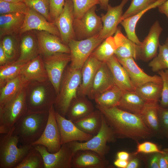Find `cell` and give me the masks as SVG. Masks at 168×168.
Returning <instances> with one entry per match:
<instances>
[{
	"label": "cell",
	"mask_w": 168,
	"mask_h": 168,
	"mask_svg": "<svg viewBox=\"0 0 168 168\" xmlns=\"http://www.w3.org/2000/svg\"><path fill=\"white\" fill-rule=\"evenodd\" d=\"M42 57L49 79L57 95L64 70L71 62L70 54L58 53Z\"/></svg>",
	"instance_id": "cell-10"
},
{
	"label": "cell",
	"mask_w": 168,
	"mask_h": 168,
	"mask_svg": "<svg viewBox=\"0 0 168 168\" xmlns=\"http://www.w3.org/2000/svg\"><path fill=\"white\" fill-rule=\"evenodd\" d=\"M140 165L139 159L137 157H133L128 160L126 168H137Z\"/></svg>",
	"instance_id": "cell-52"
},
{
	"label": "cell",
	"mask_w": 168,
	"mask_h": 168,
	"mask_svg": "<svg viewBox=\"0 0 168 168\" xmlns=\"http://www.w3.org/2000/svg\"><path fill=\"white\" fill-rule=\"evenodd\" d=\"M161 153L150 154L147 162V166L150 168H160V161Z\"/></svg>",
	"instance_id": "cell-49"
},
{
	"label": "cell",
	"mask_w": 168,
	"mask_h": 168,
	"mask_svg": "<svg viewBox=\"0 0 168 168\" xmlns=\"http://www.w3.org/2000/svg\"><path fill=\"white\" fill-rule=\"evenodd\" d=\"M115 85L112 72L106 62H103L97 71L87 95L94 100L101 93Z\"/></svg>",
	"instance_id": "cell-21"
},
{
	"label": "cell",
	"mask_w": 168,
	"mask_h": 168,
	"mask_svg": "<svg viewBox=\"0 0 168 168\" xmlns=\"http://www.w3.org/2000/svg\"><path fill=\"white\" fill-rule=\"evenodd\" d=\"M49 112L27 111L14 126L13 133L23 145H31L41 137L46 125Z\"/></svg>",
	"instance_id": "cell-2"
},
{
	"label": "cell",
	"mask_w": 168,
	"mask_h": 168,
	"mask_svg": "<svg viewBox=\"0 0 168 168\" xmlns=\"http://www.w3.org/2000/svg\"><path fill=\"white\" fill-rule=\"evenodd\" d=\"M55 115L60 131L61 145L72 141L85 142L93 136L81 130L73 122L55 111Z\"/></svg>",
	"instance_id": "cell-16"
},
{
	"label": "cell",
	"mask_w": 168,
	"mask_h": 168,
	"mask_svg": "<svg viewBox=\"0 0 168 168\" xmlns=\"http://www.w3.org/2000/svg\"><path fill=\"white\" fill-rule=\"evenodd\" d=\"M96 6L88 10L79 19H74L75 40H83L99 35L102 27L101 18L96 13Z\"/></svg>",
	"instance_id": "cell-9"
},
{
	"label": "cell",
	"mask_w": 168,
	"mask_h": 168,
	"mask_svg": "<svg viewBox=\"0 0 168 168\" xmlns=\"http://www.w3.org/2000/svg\"><path fill=\"white\" fill-rule=\"evenodd\" d=\"M94 110V106L86 96H78L71 102L65 117L72 122L80 119Z\"/></svg>",
	"instance_id": "cell-27"
},
{
	"label": "cell",
	"mask_w": 168,
	"mask_h": 168,
	"mask_svg": "<svg viewBox=\"0 0 168 168\" xmlns=\"http://www.w3.org/2000/svg\"><path fill=\"white\" fill-rule=\"evenodd\" d=\"M81 81V69L74 68L70 65L66 68L54 105L55 111L62 116L65 117L71 102L77 97Z\"/></svg>",
	"instance_id": "cell-4"
},
{
	"label": "cell",
	"mask_w": 168,
	"mask_h": 168,
	"mask_svg": "<svg viewBox=\"0 0 168 168\" xmlns=\"http://www.w3.org/2000/svg\"><path fill=\"white\" fill-rule=\"evenodd\" d=\"M96 107L117 138H128L138 142L153 136L140 115L117 106L109 108Z\"/></svg>",
	"instance_id": "cell-1"
},
{
	"label": "cell",
	"mask_w": 168,
	"mask_h": 168,
	"mask_svg": "<svg viewBox=\"0 0 168 168\" xmlns=\"http://www.w3.org/2000/svg\"><path fill=\"white\" fill-rule=\"evenodd\" d=\"M74 19H79L90 8L99 4V0H72Z\"/></svg>",
	"instance_id": "cell-43"
},
{
	"label": "cell",
	"mask_w": 168,
	"mask_h": 168,
	"mask_svg": "<svg viewBox=\"0 0 168 168\" xmlns=\"http://www.w3.org/2000/svg\"><path fill=\"white\" fill-rule=\"evenodd\" d=\"M21 75L8 82L0 88V106L15 97L30 82Z\"/></svg>",
	"instance_id": "cell-30"
},
{
	"label": "cell",
	"mask_w": 168,
	"mask_h": 168,
	"mask_svg": "<svg viewBox=\"0 0 168 168\" xmlns=\"http://www.w3.org/2000/svg\"><path fill=\"white\" fill-rule=\"evenodd\" d=\"M32 30L46 31L60 38L59 31L54 22L48 21L43 15L29 8L19 33L21 35Z\"/></svg>",
	"instance_id": "cell-13"
},
{
	"label": "cell",
	"mask_w": 168,
	"mask_h": 168,
	"mask_svg": "<svg viewBox=\"0 0 168 168\" xmlns=\"http://www.w3.org/2000/svg\"><path fill=\"white\" fill-rule=\"evenodd\" d=\"M162 86V83L150 82L136 87L135 91L146 101L159 102Z\"/></svg>",
	"instance_id": "cell-35"
},
{
	"label": "cell",
	"mask_w": 168,
	"mask_h": 168,
	"mask_svg": "<svg viewBox=\"0 0 168 168\" xmlns=\"http://www.w3.org/2000/svg\"><path fill=\"white\" fill-rule=\"evenodd\" d=\"M103 114L98 109L88 115L73 121L76 126L84 132L93 136L96 134L101 128Z\"/></svg>",
	"instance_id": "cell-32"
},
{
	"label": "cell",
	"mask_w": 168,
	"mask_h": 168,
	"mask_svg": "<svg viewBox=\"0 0 168 168\" xmlns=\"http://www.w3.org/2000/svg\"><path fill=\"white\" fill-rule=\"evenodd\" d=\"M20 75L30 81L44 82L49 80L41 54L27 62L22 68Z\"/></svg>",
	"instance_id": "cell-25"
},
{
	"label": "cell",
	"mask_w": 168,
	"mask_h": 168,
	"mask_svg": "<svg viewBox=\"0 0 168 168\" xmlns=\"http://www.w3.org/2000/svg\"><path fill=\"white\" fill-rule=\"evenodd\" d=\"M7 61L2 44L0 43V66L7 63Z\"/></svg>",
	"instance_id": "cell-53"
},
{
	"label": "cell",
	"mask_w": 168,
	"mask_h": 168,
	"mask_svg": "<svg viewBox=\"0 0 168 168\" xmlns=\"http://www.w3.org/2000/svg\"><path fill=\"white\" fill-rule=\"evenodd\" d=\"M26 93L27 110L31 112H49L57 96L49 80L44 82H30L26 87Z\"/></svg>",
	"instance_id": "cell-3"
},
{
	"label": "cell",
	"mask_w": 168,
	"mask_h": 168,
	"mask_svg": "<svg viewBox=\"0 0 168 168\" xmlns=\"http://www.w3.org/2000/svg\"><path fill=\"white\" fill-rule=\"evenodd\" d=\"M38 145L45 147L51 153L58 152L61 147L60 134L55 117L54 105L49 110L47 123L42 135L31 145Z\"/></svg>",
	"instance_id": "cell-11"
},
{
	"label": "cell",
	"mask_w": 168,
	"mask_h": 168,
	"mask_svg": "<svg viewBox=\"0 0 168 168\" xmlns=\"http://www.w3.org/2000/svg\"><path fill=\"white\" fill-rule=\"evenodd\" d=\"M92 54L81 69L82 81L77 91V96H87L96 74L102 63Z\"/></svg>",
	"instance_id": "cell-22"
},
{
	"label": "cell",
	"mask_w": 168,
	"mask_h": 168,
	"mask_svg": "<svg viewBox=\"0 0 168 168\" xmlns=\"http://www.w3.org/2000/svg\"><path fill=\"white\" fill-rule=\"evenodd\" d=\"M26 87L15 97L0 106V133H8L20 118L27 111Z\"/></svg>",
	"instance_id": "cell-7"
},
{
	"label": "cell",
	"mask_w": 168,
	"mask_h": 168,
	"mask_svg": "<svg viewBox=\"0 0 168 168\" xmlns=\"http://www.w3.org/2000/svg\"><path fill=\"white\" fill-rule=\"evenodd\" d=\"M33 146L41 155L44 168H72L73 154L67 143L62 145L59 150L54 153L49 152L43 145Z\"/></svg>",
	"instance_id": "cell-12"
},
{
	"label": "cell",
	"mask_w": 168,
	"mask_h": 168,
	"mask_svg": "<svg viewBox=\"0 0 168 168\" xmlns=\"http://www.w3.org/2000/svg\"><path fill=\"white\" fill-rule=\"evenodd\" d=\"M164 44H166L168 47V37L166 39Z\"/></svg>",
	"instance_id": "cell-58"
},
{
	"label": "cell",
	"mask_w": 168,
	"mask_h": 168,
	"mask_svg": "<svg viewBox=\"0 0 168 168\" xmlns=\"http://www.w3.org/2000/svg\"><path fill=\"white\" fill-rule=\"evenodd\" d=\"M113 37L117 46L114 55L117 58H133L135 60L139 59L140 45L124 36L120 27L117 28Z\"/></svg>",
	"instance_id": "cell-23"
},
{
	"label": "cell",
	"mask_w": 168,
	"mask_h": 168,
	"mask_svg": "<svg viewBox=\"0 0 168 168\" xmlns=\"http://www.w3.org/2000/svg\"><path fill=\"white\" fill-rule=\"evenodd\" d=\"M161 153L160 161V168H168V148L164 149Z\"/></svg>",
	"instance_id": "cell-50"
},
{
	"label": "cell",
	"mask_w": 168,
	"mask_h": 168,
	"mask_svg": "<svg viewBox=\"0 0 168 168\" xmlns=\"http://www.w3.org/2000/svg\"><path fill=\"white\" fill-rule=\"evenodd\" d=\"M159 12L165 14L168 20V0H166L157 7Z\"/></svg>",
	"instance_id": "cell-51"
},
{
	"label": "cell",
	"mask_w": 168,
	"mask_h": 168,
	"mask_svg": "<svg viewBox=\"0 0 168 168\" xmlns=\"http://www.w3.org/2000/svg\"><path fill=\"white\" fill-rule=\"evenodd\" d=\"M116 49L114 37L111 36L104 40L92 54L99 60L106 62L114 55Z\"/></svg>",
	"instance_id": "cell-37"
},
{
	"label": "cell",
	"mask_w": 168,
	"mask_h": 168,
	"mask_svg": "<svg viewBox=\"0 0 168 168\" xmlns=\"http://www.w3.org/2000/svg\"><path fill=\"white\" fill-rule=\"evenodd\" d=\"M15 168H44L43 157L33 147Z\"/></svg>",
	"instance_id": "cell-39"
},
{
	"label": "cell",
	"mask_w": 168,
	"mask_h": 168,
	"mask_svg": "<svg viewBox=\"0 0 168 168\" xmlns=\"http://www.w3.org/2000/svg\"><path fill=\"white\" fill-rule=\"evenodd\" d=\"M128 1L122 0L119 5L114 7L108 5L106 13L102 14L101 17L103 27L99 35L100 38L104 40L115 33L118 25L121 22L123 8Z\"/></svg>",
	"instance_id": "cell-17"
},
{
	"label": "cell",
	"mask_w": 168,
	"mask_h": 168,
	"mask_svg": "<svg viewBox=\"0 0 168 168\" xmlns=\"http://www.w3.org/2000/svg\"><path fill=\"white\" fill-rule=\"evenodd\" d=\"M20 53L16 61L27 63L40 54L36 36L28 33L22 38L20 46Z\"/></svg>",
	"instance_id": "cell-29"
},
{
	"label": "cell",
	"mask_w": 168,
	"mask_h": 168,
	"mask_svg": "<svg viewBox=\"0 0 168 168\" xmlns=\"http://www.w3.org/2000/svg\"><path fill=\"white\" fill-rule=\"evenodd\" d=\"M25 16V14L19 13L0 15V38L19 33L23 24Z\"/></svg>",
	"instance_id": "cell-28"
},
{
	"label": "cell",
	"mask_w": 168,
	"mask_h": 168,
	"mask_svg": "<svg viewBox=\"0 0 168 168\" xmlns=\"http://www.w3.org/2000/svg\"><path fill=\"white\" fill-rule=\"evenodd\" d=\"M73 168H107L110 167L109 161L97 153L88 150L77 151L71 161Z\"/></svg>",
	"instance_id": "cell-19"
},
{
	"label": "cell",
	"mask_w": 168,
	"mask_h": 168,
	"mask_svg": "<svg viewBox=\"0 0 168 168\" xmlns=\"http://www.w3.org/2000/svg\"><path fill=\"white\" fill-rule=\"evenodd\" d=\"M35 34L42 56L58 53L70 54L68 46L62 42L60 37L44 31L36 30Z\"/></svg>",
	"instance_id": "cell-14"
},
{
	"label": "cell",
	"mask_w": 168,
	"mask_h": 168,
	"mask_svg": "<svg viewBox=\"0 0 168 168\" xmlns=\"http://www.w3.org/2000/svg\"><path fill=\"white\" fill-rule=\"evenodd\" d=\"M23 2L28 7L43 15L48 21L53 22L49 14V0H23Z\"/></svg>",
	"instance_id": "cell-42"
},
{
	"label": "cell",
	"mask_w": 168,
	"mask_h": 168,
	"mask_svg": "<svg viewBox=\"0 0 168 168\" xmlns=\"http://www.w3.org/2000/svg\"><path fill=\"white\" fill-rule=\"evenodd\" d=\"M159 102L146 101L140 115L153 136L163 137L161 131L158 114Z\"/></svg>",
	"instance_id": "cell-24"
},
{
	"label": "cell",
	"mask_w": 168,
	"mask_h": 168,
	"mask_svg": "<svg viewBox=\"0 0 168 168\" xmlns=\"http://www.w3.org/2000/svg\"><path fill=\"white\" fill-rule=\"evenodd\" d=\"M158 0H132L128 7L121 17V22L124 19L132 16L144 10Z\"/></svg>",
	"instance_id": "cell-40"
},
{
	"label": "cell",
	"mask_w": 168,
	"mask_h": 168,
	"mask_svg": "<svg viewBox=\"0 0 168 168\" xmlns=\"http://www.w3.org/2000/svg\"><path fill=\"white\" fill-rule=\"evenodd\" d=\"M73 10L72 0H65L62 12L54 22L59 31L62 42L67 45L70 40H75Z\"/></svg>",
	"instance_id": "cell-15"
},
{
	"label": "cell",
	"mask_w": 168,
	"mask_h": 168,
	"mask_svg": "<svg viewBox=\"0 0 168 168\" xmlns=\"http://www.w3.org/2000/svg\"><path fill=\"white\" fill-rule=\"evenodd\" d=\"M106 63L112 74L115 84L124 91H135V87L130 79L128 74L114 55Z\"/></svg>",
	"instance_id": "cell-26"
},
{
	"label": "cell",
	"mask_w": 168,
	"mask_h": 168,
	"mask_svg": "<svg viewBox=\"0 0 168 168\" xmlns=\"http://www.w3.org/2000/svg\"><path fill=\"white\" fill-rule=\"evenodd\" d=\"M162 80V89L160 105L164 108L168 107V70H161L158 72Z\"/></svg>",
	"instance_id": "cell-45"
},
{
	"label": "cell",
	"mask_w": 168,
	"mask_h": 168,
	"mask_svg": "<svg viewBox=\"0 0 168 168\" xmlns=\"http://www.w3.org/2000/svg\"><path fill=\"white\" fill-rule=\"evenodd\" d=\"M124 92V91L114 85L94 99L96 106L105 108L117 106Z\"/></svg>",
	"instance_id": "cell-34"
},
{
	"label": "cell",
	"mask_w": 168,
	"mask_h": 168,
	"mask_svg": "<svg viewBox=\"0 0 168 168\" xmlns=\"http://www.w3.org/2000/svg\"><path fill=\"white\" fill-rule=\"evenodd\" d=\"M29 8L23 2H13L0 1V14L19 13L24 14Z\"/></svg>",
	"instance_id": "cell-44"
},
{
	"label": "cell",
	"mask_w": 168,
	"mask_h": 168,
	"mask_svg": "<svg viewBox=\"0 0 168 168\" xmlns=\"http://www.w3.org/2000/svg\"><path fill=\"white\" fill-rule=\"evenodd\" d=\"M158 49V53L148 64V66L154 72L168 70V47L164 44H160Z\"/></svg>",
	"instance_id": "cell-38"
},
{
	"label": "cell",
	"mask_w": 168,
	"mask_h": 168,
	"mask_svg": "<svg viewBox=\"0 0 168 168\" xmlns=\"http://www.w3.org/2000/svg\"><path fill=\"white\" fill-rule=\"evenodd\" d=\"M101 9L107 10L109 0H99Z\"/></svg>",
	"instance_id": "cell-56"
},
{
	"label": "cell",
	"mask_w": 168,
	"mask_h": 168,
	"mask_svg": "<svg viewBox=\"0 0 168 168\" xmlns=\"http://www.w3.org/2000/svg\"><path fill=\"white\" fill-rule=\"evenodd\" d=\"M166 0H158L155 3L139 12L126 18L122 21L120 24L125 30L127 37L137 44L140 45L142 42L139 40L135 33V28L138 21L147 11L157 7Z\"/></svg>",
	"instance_id": "cell-33"
},
{
	"label": "cell",
	"mask_w": 168,
	"mask_h": 168,
	"mask_svg": "<svg viewBox=\"0 0 168 168\" xmlns=\"http://www.w3.org/2000/svg\"><path fill=\"white\" fill-rule=\"evenodd\" d=\"M27 63L16 60L0 66V88L20 75L22 68Z\"/></svg>",
	"instance_id": "cell-36"
},
{
	"label": "cell",
	"mask_w": 168,
	"mask_h": 168,
	"mask_svg": "<svg viewBox=\"0 0 168 168\" xmlns=\"http://www.w3.org/2000/svg\"><path fill=\"white\" fill-rule=\"evenodd\" d=\"M13 130L14 127L8 133L0 134V168H15L33 147L31 145L18 147L19 139Z\"/></svg>",
	"instance_id": "cell-5"
},
{
	"label": "cell",
	"mask_w": 168,
	"mask_h": 168,
	"mask_svg": "<svg viewBox=\"0 0 168 168\" xmlns=\"http://www.w3.org/2000/svg\"><path fill=\"white\" fill-rule=\"evenodd\" d=\"M117 58L128 72L135 88L150 82L162 83V79L159 75L152 76L147 74L138 66L133 58Z\"/></svg>",
	"instance_id": "cell-20"
},
{
	"label": "cell",
	"mask_w": 168,
	"mask_h": 168,
	"mask_svg": "<svg viewBox=\"0 0 168 168\" xmlns=\"http://www.w3.org/2000/svg\"><path fill=\"white\" fill-rule=\"evenodd\" d=\"M5 2H23V0H0Z\"/></svg>",
	"instance_id": "cell-57"
},
{
	"label": "cell",
	"mask_w": 168,
	"mask_h": 168,
	"mask_svg": "<svg viewBox=\"0 0 168 168\" xmlns=\"http://www.w3.org/2000/svg\"><path fill=\"white\" fill-rule=\"evenodd\" d=\"M163 30L159 21H156L153 24L147 35L140 45L139 59L147 62L152 60L157 55L160 44L159 37Z\"/></svg>",
	"instance_id": "cell-18"
},
{
	"label": "cell",
	"mask_w": 168,
	"mask_h": 168,
	"mask_svg": "<svg viewBox=\"0 0 168 168\" xmlns=\"http://www.w3.org/2000/svg\"><path fill=\"white\" fill-rule=\"evenodd\" d=\"M116 139L103 115L101 128L96 134L85 142L72 141L67 144L73 155L78 150H88L94 151L102 156L105 157L110 150L107 143L114 142Z\"/></svg>",
	"instance_id": "cell-6"
},
{
	"label": "cell",
	"mask_w": 168,
	"mask_h": 168,
	"mask_svg": "<svg viewBox=\"0 0 168 168\" xmlns=\"http://www.w3.org/2000/svg\"><path fill=\"white\" fill-rule=\"evenodd\" d=\"M164 152L163 150H161L156 144L151 142L146 141L141 143L138 142L136 150L133 155H137L139 153L150 154Z\"/></svg>",
	"instance_id": "cell-46"
},
{
	"label": "cell",
	"mask_w": 168,
	"mask_h": 168,
	"mask_svg": "<svg viewBox=\"0 0 168 168\" xmlns=\"http://www.w3.org/2000/svg\"><path fill=\"white\" fill-rule=\"evenodd\" d=\"M130 154L125 151H120L117 153V158L122 160L128 161L130 158Z\"/></svg>",
	"instance_id": "cell-54"
},
{
	"label": "cell",
	"mask_w": 168,
	"mask_h": 168,
	"mask_svg": "<svg viewBox=\"0 0 168 168\" xmlns=\"http://www.w3.org/2000/svg\"><path fill=\"white\" fill-rule=\"evenodd\" d=\"M99 35L83 40L72 39L69 41L68 45L70 50L71 67L81 69L94 50L104 40Z\"/></svg>",
	"instance_id": "cell-8"
},
{
	"label": "cell",
	"mask_w": 168,
	"mask_h": 168,
	"mask_svg": "<svg viewBox=\"0 0 168 168\" xmlns=\"http://www.w3.org/2000/svg\"><path fill=\"white\" fill-rule=\"evenodd\" d=\"M49 14L53 22L62 12L65 0H49Z\"/></svg>",
	"instance_id": "cell-48"
},
{
	"label": "cell",
	"mask_w": 168,
	"mask_h": 168,
	"mask_svg": "<svg viewBox=\"0 0 168 168\" xmlns=\"http://www.w3.org/2000/svg\"><path fill=\"white\" fill-rule=\"evenodd\" d=\"M146 102L135 91H124L117 107L140 115Z\"/></svg>",
	"instance_id": "cell-31"
},
{
	"label": "cell",
	"mask_w": 168,
	"mask_h": 168,
	"mask_svg": "<svg viewBox=\"0 0 168 168\" xmlns=\"http://www.w3.org/2000/svg\"><path fill=\"white\" fill-rule=\"evenodd\" d=\"M158 114L162 134L163 137L168 138V107H163L159 105Z\"/></svg>",
	"instance_id": "cell-47"
},
{
	"label": "cell",
	"mask_w": 168,
	"mask_h": 168,
	"mask_svg": "<svg viewBox=\"0 0 168 168\" xmlns=\"http://www.w3.org/2000/svg\"><path fill=\"white\" fill-rule=\"evenodd\" d=\"M0 43L6 54L7 63L16 60L17 47L16 42L14 38L11 35L5 36Z\"/></svg>",
	"instance_id": "cell-41"
},
{
	"label": "cell",
	"mask_w": 168,
	"mask_h": 168,
	"mask_svg": "<svg viewBox=\"0 0 168 168\" xmlns=\"http://www.w3.org/2000/svg\"><path fill=\"white\" fill-rule=\"evenodd\" d=\"M128 161L122 160L117 158L114 162V164L116 167L119 168H126Z\"/></svg>",
	"instance_id": "cell-55"
}]
</instances>
